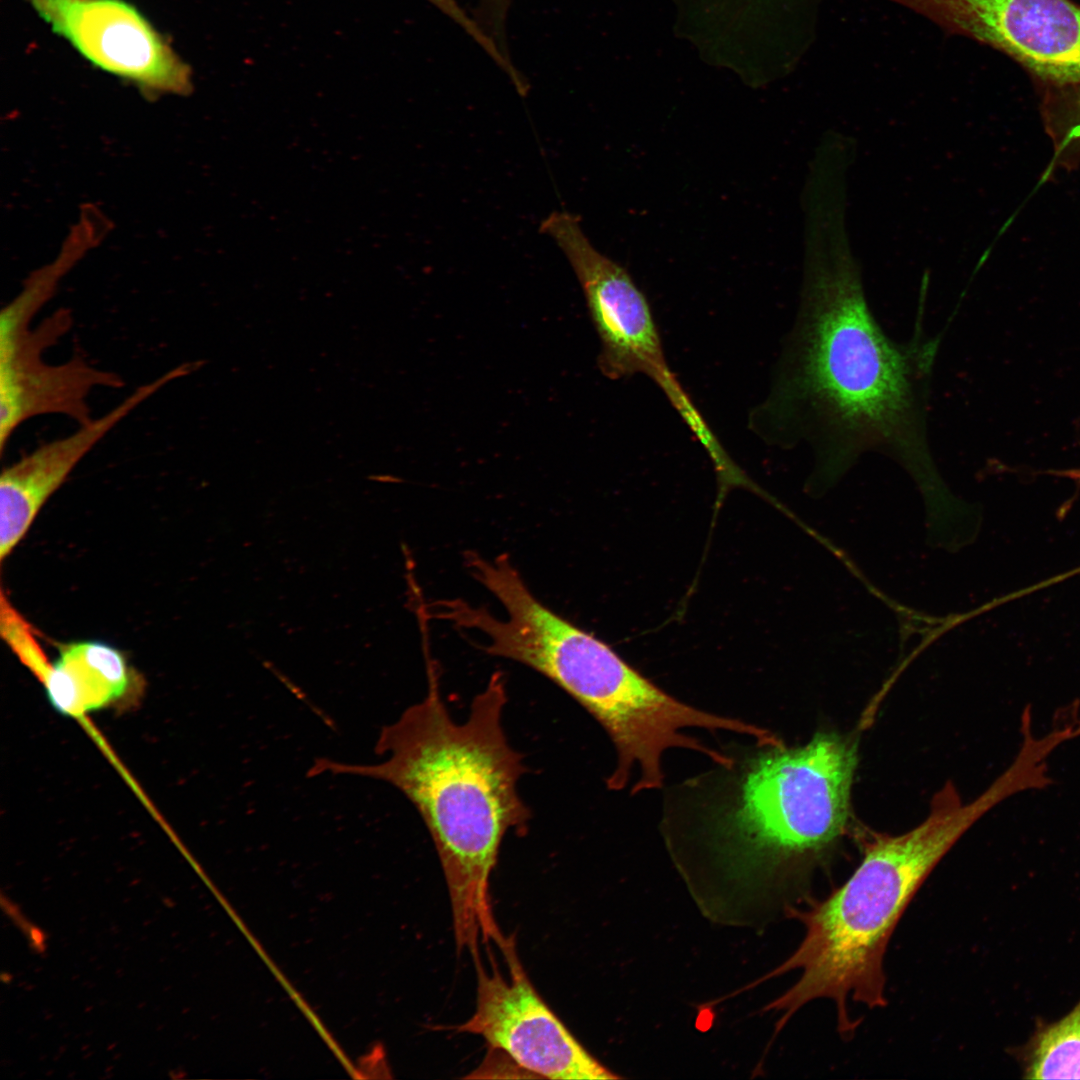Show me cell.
<instances>
[{"label": "cell", "mask_w": 1080, "mask_h": 1080, "mask_svg": "<svg viewBox=\"0 0 1080 1080\" xmlns=\"http://www.w3.org/2000/svg\"><path fill=\"white\" fill-rule=\"evenodd\" d=\"M499 948L508 967V979L502 976L493 957L490 972L480 956L474 959L476 1007L457 1031L480 1035L491 1048L505 1052L540 1078H619L580 1044L540 997L518 958L514 937H506Z\"/></svg>", "instance_id": "obj_7"}, {"label": "cell", "mask_w": 1080, "mask_h": 1080, "mask_svg": "<svg viewBox=\"0 0 1080 1080\" xmlns=\"http://www.w3.org/2000/svg\"><path fill=\"white\" fill-rule=\"evenodd\" d=\"M58 658L42 684L59 713H85L135 704L144 681L116 647L96 640L58 644Z\"/></svg>", "instance_id": "obj_12"}, {"label": "cell", "mask_w": 1080, "mask_h": 1080, "mask_svg": "<svg viewBox=\"0 0 1080 1080\" xmlns=\"http://www.w3.org/2000/svg\"><path fill=\"white\" fill-rule=\"evenodd\" d=\"M427 1L461 27L496 64H501L504 61V53L500 47L480 27L474 17L464 10L457 0Z\"/></svg>", "instance_id": "obj_16"}, {"label": "cell", "mask_w": 1080, "mask_h": 1080, "mask_svg": "<svg viewBox=\"0 0 1080 1080\" xmlns=\"http://www.w3.org/2000/svg\"><path fill=\"white\" fill-rule=\"evenodd\" d=\"M1000 801L994 787L969 803L945 787L922 823L867 844L860 864L840 887L805 908L787 910L788 917L804 926L803 939L785 961L742 988L747 991L801 971L799 979L763 1009L781 1013L776 1032L805 1004L824 998L834 1002L837 1030L848 1038L859 1025L849 1012L850 1000L870 1009L887 1004L883 962L899 919L942 857Z\"/></svg>", "instance_id": "obj_4"}, {"label": "cell", "mask_w": 1080, "mask_h": 1080, "mask_svg": "<svg viewBox=\"0 0 1080 1080\" xmlns=\"http://www.w3.org/2000/svg\"><path fill=\"white\" fill-rule=\"evenodd\" d=\"M1057 90L1069 96L1067 105L1047 107L1045 121L1057 152L1063 155L1070 149L1080 150V86Z\"/></svg>", "instance_id": "obj_15"}, {"label": "cell", "mask_w": 1080, "mask_h": 1080, "mask_svg": "<svg viewBox=\"0 0 1080 1080\" xmlns=\"http://www.w3.org/2000/svg\"><path fill=\"white\" fill-rule=\"evenodd\" d=\"M0 631L3 640L23 665L42 683L52 667L32 625L12 605L4 590L0 600Z\"/></svg>", "instance_id": "obj_14"}, {"label": "cell", "mask_w": 1080, "mask_h": 1080, "mask_svg": "<svg viewBox=\"0 0 1080 1080\" xmlns=\"http://www.w3.org/2000/svg\"><path fill=\"white\" fill-rule=\"evenodd\" d=\"M945 33L990 46L1050 88L1080 86V5L1072 0H899Z\"/></svg>", "instance_id": "obj_8"}, {"label": "cell", "mask_w": 1080, "mask_h": 1080, "mask_svg": "<svg viewBox=\"0 0 1080 1080\" xmlns=\"http://www.w3.org/2000/svg\"><path fill=\"white\" fill-rule=\"evenodd\" d=\"M426 696L384 726L375 745L385 760L349 764L320 758L308 775L381 780L414 805L434 842L451 902L457 951L479 956V943L505 936L493 915L490 877L508 832H528L531 812L517 784L527 771L508 742L502 717L505 679L496 672L456 722L441 694L439 671L427 660Z\"/></svg>", "instance_id": "obj_3"}, {"label": "cell", "mask_w": 1080, "mask_h": 1080, "mask_svg": "<svg viewBox=\"0 0 1080 1080\" xmlns=\"http://www.w3.org/2000/svg\"><path fill=\"white\" fill-rule=\"evenodd\" d=\"M1014 1055L1025 1079H1080V1001L1062 1018L1038 1024Z\"/></svg>", "instance_id": "obj_13"}, {"label": "cell", "mask_w": 1080, "mask_h": 1080, "mask_svg": "<svg viewBox=\"0 0 1080 1080\" xmlns=\"http://www.w3.org/2000/svg\"><path fill=\"white\" fill-rule=\"evenodd\" d=\"M514 0H476L475 14L490 24H502L507 21L509 10Z\"/></svg>", "instance_id": "obj_17"}, {"label": "cell", "mask_w": 1080, "mask_h": 1080, "mask_svg": "<svg viewBox=\"0 0 1080 1080\" xmlns=\"http://www.w3.org/2000/svg\"><path fill=\"white\" fill-rule=\"evenodd\" d=\"M497 600L506 612L478 621L486 653L524 664L576 700L605 730L616 752L606 779L620 791L633 778L631 792L664 784L662 758L671 748L702 754L709 747L682 730H724L725 716L695 708L666 693L630 666L608 645L542 604L523 579L505 582Z\"/></svg>", "instance_id": "obj_5"}, {"label": "cell", "mask_w": 1080, "mask_h": 1080, "mask_svg": "<svg viewBox=\"0 0 1080 1080\" xmlns=\"http://www.w3.org/2000/svg\"><path fill=\"white\" fill-rule=\"evenodd\" d=\"M555 243L584 292L600 339L597 361L602 374L611 380L648 377L693 436L705 437L711 427L669 366L649 302L628 271L598 251L577 222L563 225Z\"/></svg>", "instance_id": "obj_6"}, {"label": "cell", "mask_w": 1080, "mask_h": 1080, "mask_svg": "<svg viewBox=\"0 0 1080 1080\" xmlns=\"http://www.w3.org/2000/svg\"><path fill=\"white\" fill-rule=\"evenodd\" d=\"M720 771L687 782L675 858L698 898L729 919L732 909L784 913L805 896L814 863L849 816L856 745L832 732L797 747L759 744Z\"/></svg>", "instance_id": "obj_2"}, {"label": "cell", "mask_w": 1080, "mask_h": 1080, "mask_svg": "<svg viewBox=\"0 0 1080 1080\" xmlns=\"http://www.w3.org/2000/svg\"><path fill=\"white\" fill-rule=\"evenodd\" d=\"M170 369L138 386L118 405L69 435L46 442L3 469L0 477V559L3 562L30 528L50 496L79 462L120 422L165 386L178 380Z\"/></svg>", "instance_id": "obj_11"}, {"label": "cell", "mask_w": 1080, "mask_h": 1080, "mask_svg": "<svg viewBox=\"0 0 1080 1080\" xmlns=\"http://www.w3.org/2000/svg\"><path fill=\"white\" fill-rule=\"evenodd\" d=\"M847 198L825 191L803 206L804 267L797 314L768 392L748 428L768 446L806 445L814 478L832 483L862 454L900 464L928 495H945L928 437L931 380L941 336L922 326L898 342L876 320L846 228Z\"/></svg>", "instance_id": "obj_1"}, {"label": "cell", "mask_w": 1080, "mask_h": 1080, "mask_svg": "<svg viewBox=\"0 0 1080 1080\" xmlns=\"http://www.w3.org/2000/svg\"><path fill=\"white\" fill-rule=\"evenodd\" d=\"M90 63L145 93L185 95L189 66L147 18L124 0H27Z\"/></svg>", "instance_id": "obj_10"}, {"label": "cell", "mask_w": 1080, "mask_h": 1080, "mask_svg": "<svg viewBox=\"0 0 1080 1080\" xmlns=\"http://www.w3.org/2000/svg\"><path fill=\"white\" fill-rule=\"evenodd\" d=\"M33 320L5 310L0 314V451L27 420L43 415L66 416L78 424L92 418L88 399L97 388H120L121 377L81 358L50 364L44 352L70 329L65 309L36 327Z\"/></svg>", "instance_id": "obj_9"}]
</instances>
